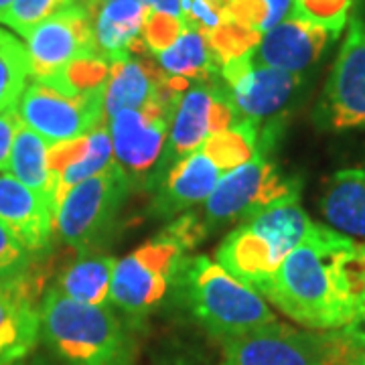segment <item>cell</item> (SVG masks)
<instances>
[{"label": "cell", "mask_w": 365, "mask_h": 365, "mask_svg": "<svg viewBox=\"0 0 365 365\" xmlns=\"http://www.w3.org/2000/svg\"><path fill=\"white\" fill-rule=\"evenodd\" d=\"M182 29L185 26L181 23V16L150 9L144 19L140 39H143L146 51L158 55V53L167 51L170 45L181 37Z\"/></svg>", "instance_id": "obj_32"}, {"label": "cell", "mask_w": 365, "mask_h": 365, "mask_svg": "<svg viewBox=\"0 0 365 365\" xmlns=\"http://www.w3.org/2000/svg\"><path fill=\"white\" fill-rule=\"evenodd\" d=\"M207 237L199 213H182L160 234L116 262L108 304L130 319H144L179 287L189 252Z\"/></svg>", "instance_id": "obj_2"}, {"label": "cell", "mask_w": 365, "mask_h": 365, "mask_svg": "<svg viewBox=\"0 0 365 365\" xmlns=\"http://www.w3.org/2000/svg\"><path fill=\"white\" fill-rule=\"evenodd\" d=\"M177 290L199 325L223 343L278 323L258 290L240 282L207 256H189Z\"/></svg>", "instance_id": "obj_4"}, {"label": "cell", "mask_w": 365, "mask_h": 365, "mask_svg": "<svg viewBox=\"0 0 365 365\" xmlns=\"http://www.w3.org/2000/svg\"><path fill=\"white\" fill-rule=\"evenodd\" d=\"M331 41H335V37L325 29L287 16L262 35L254 59L302 78L323 57Z\"/></svg>", "instance_id": "obj_17"}, {"label": "cell", "mask_w": 365, "mask_h": 365, "mask_svg": "<svg viewBox=\"0 0 365 365\" xmlns=\"http://www.w3.org/2000/svg\"><path fill=\"white\" fill-rule=\"evenodd\" d=\"M189 86L191 81L169 78L165 73L157 98L140 108L124 110L110 118L108 130L116 158L114 163L126 173L132 187L150 185V177L165 150L173 114Z\"/></svg>", "instance_id": "obj_6"}, {"label": "cell", "mask_w": 365, "mask_h": 365, "mask_svg": "<svg viewBox=\"0 0 365 365\" xmlns=\"http://www.w3.org/2000/svg\"><path fill=\"white\" fill-rule=\"evenodd\" d=\"M41 339L66 365H130L134 339L110 307L69 299L53 287L41 300Z\"/></svg>", "instance_id": "obj_3"}, {"label": "cell", "mask_w": 365, "mask_h": 365, "mask_svg": "<svg viewBox=\"0 0 365 365\" xmlns=\"http://www.w3.org/2000/svg\"><path fill=\"white\" fill-rule=\"evenodd\" d=\"M148 11L144 0H102L93 19L98 51L110 61L144 51L140 33Z\"/></svg>", "instance_id": "obj_20"}, {"label": "cell", "mask_w": 365, "mask_h": 365, "mask_svg": "<svg viewBox=\"0 0 365 365\" xmlns=\"http://www.w3.org/2000/svg\"><path fill=\"white\" fill-rule=\"evenodd\" d=\"M353 276H355V287H357V294L365 309V244L355 248V256H353Z\"/></svg>", "instance_id": "obj_36"}, {"label": "cell", "mask_w": 365, "mask_h": 365, "mask_svg": "<svg viewBox=\"0 0 365 365\" xmlns=\"http://www.w3.org/2000/svg\"><path fill=\"white\" fill-rule=\"evenodd\" d=\"M223 175L225 173L199 148L189 157L181 158L155 187L150 211L157 217L179 215L197 203H203Z\"/></svg>", "instance_id": "obj_19"}, {"label": "cell", "mask_w": 365, "mask_h": 365, "mask_svg": "<svg viewBox=\"0 0 365 365\" xmlns=\"http://www.w3.org/2000/svg\"><path fill=\"white\" fill-rule=\"evenodd\" d=\"M181 23L185 29H193L203 35L222 23L223 14L217 13L207 0H181Z\"/></svg>", "instance_id": "obj_34"}, {"label": "cell", "mask_w": 365, "mask_h": 365, "mask_svg": "<svg viewBox=\"0 0 365 365\" xmlns=\"http://www.w3.org/2000/svg\"><path fill=\"white\" fill-rule=\"evenodd\" d=\"M39 339V282L31 272L0 278V365H19Z\"/></svg>", "instance_id": "obj_15"}, {"label": "cell", "mask_w": 365, "mask_h": 365, "mask_svg": "<svg viewBox=\"0 0 365 365\" xmlns=\"http://www.w3.org/2000/svg\"><path fill=\"white\" fill-rule=\"evenodd\" d=\"M220 78L240 118H248L260 126L290 104L302 81L300 76L256 61L254 51L223 66Z\"/></svg>", "instance_id": "obj_13"}, {"label": "cell", "mask_w": 365, "mask_h": 365, "mask_svg": "<svg viewBox=\"0 0 365 365\" xmlns=\"http://www.w3.org/2000/svg\"><path fill=\"white\" fill-rule=\"evenodd\" d=\"M272 143L274 136L264 130V126L248 118H240L230 128L211 134L201 144V150L223 173H230L250 163L258 153H268V146Z\"/></svg>", "instance_id": "obj_23"}, {"label": "cell", "mask_w": 365, "mask_h": 365, "mask_svg": "<svg viewBox=\"0 0 365 365\" xmlns=\"http://www.w3.org/2000/svg\"><path fill=\"white\" fill-rule=\"evenodd\" d=\"M355 248L349 235L313 223L258 292L304 329H345L365 313L353 276Z\"/></svg>", "instance_id": "obj_1"}, {"label": "cell", "mask_w": 365, "mask_h": 365, "mask_svg": "<svg viewBox=\"0 0 365 365\" xmlns=\"http://www.w3.org/2000/svg\"><path fill=\"white\" fill-rule=\"evenodd\" d=\"M49 146L43 136L25 124L19 128L14 136L13 153H11V163H9V173L13 175L16 181L26 185L35 193H39L49 201V191H51V181H49Z\"/></svg>", "instance_id": "obj_26"}, {"label": "cell", "mask_w": 365, "mask_h": 365, "mask_svg": "<svg viewBox=\"0 0 365 365\" xmlns=\"http://www.w3.org/2000/svg\"><path fill=\"white\" fill-rule=\"evenodd\" d=\"M16 110L26 128L49 144L83 136L106 120L104 100L73 98L37 81L26 86Z\"/></svg>", "instance_id": "obj_14"}, {"label": "cell", "mask_w": 365, "mask_h": 365, "mask_svg": "<svg viewBox=\"0 0 365 365\" xmlns=\"http://www.w3.org/2000/svg\"><path fill=\"white\" fill-rule=\"evenodd\" d=\"M0 222L16 235L31 256L51 248L55 235L51 205L11 173H0Z\"/></svg>", "instance_id": "obj_18"}, {"label": "cell", "mask_w": 365, "mask_h": 365, "mask_svg": "<svg viewBox=\"0 0 365 365\" xmlns=\"http://www.w3.org/2000/svg\"><path fill=\"white\" fill-rule=\"evenodd\" d=\"M163 79L165 71L138 55L112 61L104 91L106 116L112 118L118 112L134 110L150 102L163 88Z\"/></svg>", "instance_id": "obj_22"}, {"label": "cell", "mask_w": 365, "mask_h": 365, "mask_svg": "<svg viewBox=\"0 0 365 365\" xmlns=\"http://www.w3.org/2000/svg\"><path fill=\"white\" fill-rule=\"evenodd\" d=\"M353 0H292L288 16L329 31L335 39L349 23Z\"/></svg>", "instance_id": "obj_31"}, {"label": "cell", "mask_w": 365, "mask_h": 365, "mask_svg": "<svg viewBox=\"0 0 365 365\" xmlns=\"http://www.w3.org/2000/svg\"><path fill=\"white\" fill-rule=\"evenodd\" d=\"M29 78L31 63L26 47L9 31L0 29V112L19 104Z\"/></svg>", "instance_id": "obj_28"}, {"label": "cell", "mask_w": 365, "mask_h": 365, "mask_svg": "<svg viewBox=\"0 0 365 365\" xmlns=\"http://www.w3.org/2000/svg\"><path fill=\"white\" fill-rule=\"evenodd\" d=\"M49 201L55 215L66 195L79 182L100 175L114 163V148L106 120L83 136L49 146Z\"/></svg>", "instance_id": "obj_16"}, {"label": "cell", "mask_w": 365, "mask_h": 365, "mask_svg": "<svg viewBox=\"0 0 365 365\" xmlns=\"http://www.w3.org/2000/svg\"><path fill=\"white\" fill-rule=\"evenodd\" d=\"M205 39L215 66L217 69H222L235 59H242L252 51H256V47L260 45L262 33L237 23L230 16H223L222 23L213 31H209Z\"/></svg>", "instance_id": "obj_29"}, {"label": "cell", "mask_w": 365, "mask_h": 365, "mask_svg": "<svg viewBox=\"0 0 365 365\" xmlns=\"http://www.w3.org/2000/svg\"><path fill=\"white\" fill-rule=\"evenodd\" d=\"M100 2L102 0H14L13 6L0 16V23L26 37L39 23L73 4H90L98 9Z\"/></svg>", "instance_id": "obj_30"}, {"label": "cell", "mask_w": 365, "mask_h": 365, "mask_svg": "<svg viewBox=\"0 0 365 365\" xmlns=\"http://www.w3.org/2000/svg\"><path fill=\"white\" fill-rule=\"evenodd\" d=\"M132 182L118 163L76 185L53 215V234L81 254L100 244L114 227Z\"/></svg>", "instance_id": "obj_9"}, {"label": "cell", "mask_w": 365, "mask_h": 365, "mask_svg": "<svg viewBox=\"0 0 365 365\" xmlns=\"http://www.w3.org/2000/svg\"><path fill=\"white\" fill-rule=\"evenodd\" d=\"M300 197L280 201L237 223L215 250L217 264L254 290L272 276L313 227Z\"/></svg>", "instance_id": "obj_5"}, {"label": "cell", "mask_w": 365, "mask_h": 365, "mask_svg": "<svg viewBox=\"0 0 365 365\" xmlns=\"http://www.w3.org/2000/svg\"><path fill=\"white\" fill-rule=\"evenodd\" d=\"M13 2H14V0H0V16L6 13V11H9L11 6H13Z\"/></svg>", "instance_id": "obj_40"}, {"label": "cell", "mask_w": 365, "mask_h": 365, "mask_svg": "<svg viewBox=\"0 0 365 365\" xmlns=\"http://www.w3.org/2000/svg\"><path fill=\"white\" fill-rule=\"evenodd\" d=\"M240 120L222 79L195 81L181 96L170 120L169 136L148 189H155L181 158L201 148L211 134L225 130Z\"/></svg>", "instance_id": "obj_10"}, {"label": "cell", "mask_w": 365, "mask_h": 365, "mask_svg": "<svg viewBox=\"0 0 365 365\" xmlns=\"http://www.w3.org/2000/svg\"><path fill=\"white\" fill-rule=\"evenodd\" d=\"M31 270V254L16 235L0 222V278H13Z\"/></svg>", "instance_id": "obj_33"}, {"label": "cell", "mask_w": 365, "mask_h": 365, "mask_svg": "<svg viewBox=\"0 0 365 365\" xmlns=\"http://www.w3.org/2000/svg\"><path fill=\"white\" fill-rule=\"evenodd\" d=\"M155 57L158 67L169 78L187 79L191 83L220 78V69L211 57L205 35L193 29H182L181 37L167 51L158 53Z\"/></svg>", "instance_id": "obj_25"}, {"label": "cell", "mask_w": 365, "mask_h": 365, "mask_svg": "<svg viewBox=\"0 0 365 365\" xmlns=\"http://www.w3.org/2000/svg\"><path fill=\"white\" fill-rule=\"evenodd\" d=\"M21 126H23V120L19 116L16 106L0 112V173L9 170L14 136H16V132H19Z\"/></svg>", "instance_id": "obj_35"}, {"label": "cell", "mask_w": 365, "mask_h": 365, "mask_svg": "<svg viewBox=\"0 0 365 365\" xmlns=\"http://www.w3.org/2000/svg\"><path fill=\"white\" fill-rule=\"evenodd\" d=\"M114 256H83L67 266L57 278L55 288L63 292L69 299L93 304V307H106L110 299V287L112 276L116 268Z\"/></svg>", "instance_id": "obj_24"}, {"label": "cell", "mask_w": 365, "mask_h": 365, "mask_svg": "<svg viewBox=\"0 0 365 365\" xmlns=\"http://www.w3.org/2000/svg\"><path fill=\"white\" fill-rule=\"evenodd\" d=\"M319 207L335 232L365 240V163L333 173Z\"/></svg>", "instance_id": "obj_21"}, {"label": "cell", "mask_w": 365, "mask_h": 365, "mask_svg": "<svg viewBox=\"0 0 365 365\" xmlns=\"http://www.w3.org/2000/svg\"><path fill=\"white\" fill-rule=\"evenodd\" d=\"M343 331L349 335V339L353 341V345H355L357 349L365 351V313L361 314L355 323H351L349 327H345Z\"/></svg>", "instance_id": "obj_37"}, {"label": "cell", "mask_w": 365, "mask_h": 365, "mask_svg": "<svg viewBox=\"0 0 365 365\" xmlns=\"http://www.w3.org/2000/svg\"><path fill=\"white\" fill-rule=\"evenodd\" d=\"M112 61L100 51L90 53L73 59L45 86H51L55 90L63 91L73 98L83 100H104L106 83L110 78ZM39 83V81H37Z\"/></svg>", "instance_id": "obj_27"}, {"label": "cell", "mask_w": 365, "mask_h": 365, "mask_svg": "<svg viewBox=\"0 0 365 365\" xmlns=\"http://www.w3.org/2000/svg\"><path fill=\"white\" fill-rule=\"evenodd\" d=\"M220 365H345L355 351L349 335L339 331H311L280 321L240 339L223 343Z\"/></svg>", "instance_id": "obj_7"}, {"label": "cell", "mask_w": 365, "mask_h": 365, "mask_svg": "<svg viewBox=\"0 0 365 365\" xmlns=\"http://www.w3.org/2000/svg\"><path fill=\"white\" fill-rule=\"evenodd\" d=\"M314 122L329 132H345L365 126V23L349 21L347 37L327 79Z\"/></svg>", "instance_id": "obj_11"}, {"label": "cell", "mask_w": 365, "mask_h": 365, "mask_svg": "<svg viewBox=\"0 0 365 365\" xmlns=\"http://www.w3.org/2000/svg\"><path fill=\"white\" fill-rule=\"evenodd\" d=\"M153 11H160V13H169L179 16L181 13V0H144Z\"/></svg>", "instance_id": "obj_38"}, {"label": "cell", "mask_w": 365, "mask_h": 365, "mask_svg": "<svg viewBox=\"0 0 365 365\" xmlns=\"http://www.w3.org/2000/svg\"><path fill=\"white\" fill-rule=\"evenodd\" d=\"M294 197H300L299 179L287 177L266 153H258L250 163L223 175L203 201L199 217L209 235Z\"/></svg>", "instance_id": "obj_8"}, {"label": "cell", "mask_w": 365, "mask_h": 365, "mask_svg": "<svg viewBox=\"0 0 365 365\" xmlns=\"http://www.w3.org/2000/svg\"><path fill=\"white\" fill-rule=\"evenodd\" d=\"M345 365H365V351L355 347V351H353V355L349 357V361Z\"/></svg>", "instance_id": "obj_39"}, {"label": "cell", "mask_w": 365, "mask_h": 365, "mask_svg": "<svg viewBox=\"0 0 365 365\" xmlns=\"http://www.w3.org/2000/svg\"><path fill=\"white\" fill-rule=\"evenodd\" d=\"M96 13L90 4H73L35 26L25 37L31 78L47 83L73 59L98 51Z\"/></svg>", "instance_id": "obj_12"}]
</instances>
